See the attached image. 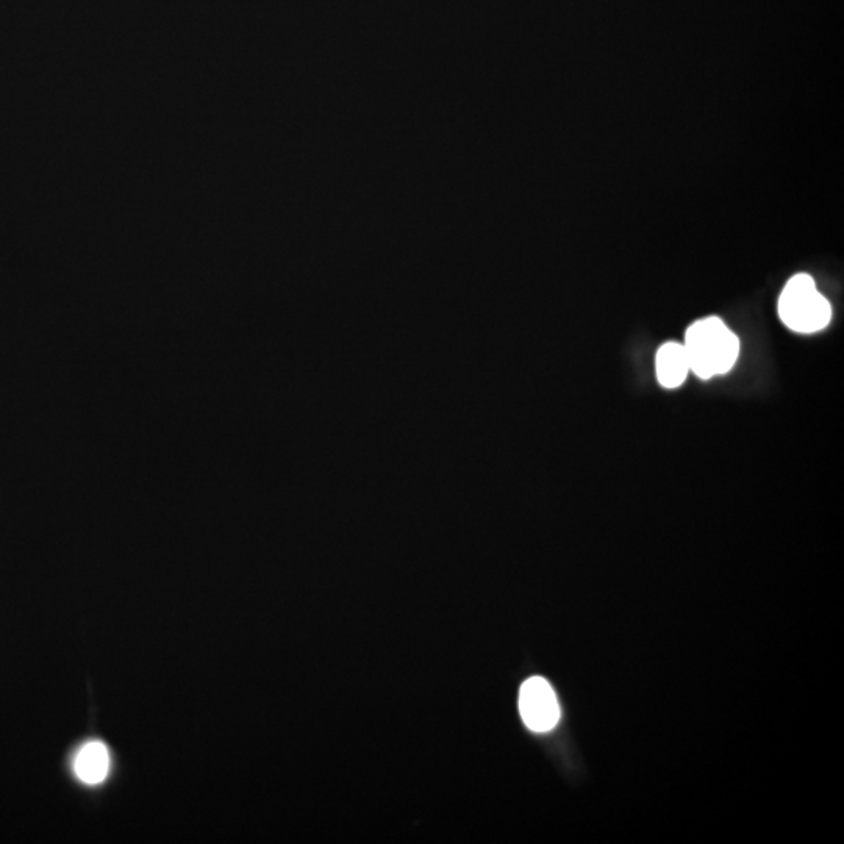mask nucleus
Listing matches in <instances>:
<instances>
[{"instance_id": "f257e3e1", "label": "nucleus", "mask_w": 844, "mask_h": 844, "mask_svg": "<svg viewBox=\"0 0 844 844\" xmlns=\"http://www.w3.org/2000/svg\"><path fill=\"white\" fill-rule=\"evenodd\" d=\"M684 347L691 372L704 380L729 372L740 355L737 335L715 316L688 327Z\"/></svg>"}, {"instance_id": "f03ea898", "label": "nucleus", "mask_w": 844, "mask_h": 844, "mask_svg": "<svg viewBox=\"0 0 844 844\" xmlns=\"http://www.w3.org/2000/svg\"><path fill=\"white\" fill-rule=\"evenodd\" d=\"M779 316L788 329L809 335L829 326L832 308L809 274H796L780 294Z\"/></svg>"}, {"instance_id": "7ed1b4c3", "label": "nucleus", "mask_w": 844, "mask_h": 844, "mask_svg": "<svg viewBox=\"0 0 844 844\" xmlns=\"http://www.w3.org/2000/svg\"><path fill=\"white\" fill-rule=\"evenodd\" d=\"M519 713L524 724L538 734L549 732L557 726L560 705L548 680L537 676L524 682L519 691Z\"/></svg>"}, {"instance_id": "20e7f679", "label": "nucleus", "mask_w": 844, "mask_h": 844, "mask_svg": "<svg viewBox=\"0 0 844 844\" xmlns=\"http://www.w3.org/2000/svg\"><path fill=\"white\" fill-rule=\"evenodd\" d=\"M110 751L102 741L83 744L74 759V771L86 785H99L110 773Z\"/></svg>"}, {"instance_id": "39448f33", "label": "nucleus", "mask_w": 844, "mask_h": 844, "mask_svg": "<svg viewBox=\"0 0 844 844\" xmlns=\"http://www.w3.org/2000/svg\"><path fill=\"white\" fill-rule=\"evenodd\" d=\"M690 362L684 344H663L657 354V377L662 387L677 388L690 374Z\"/></svg>"}]
</instances>
